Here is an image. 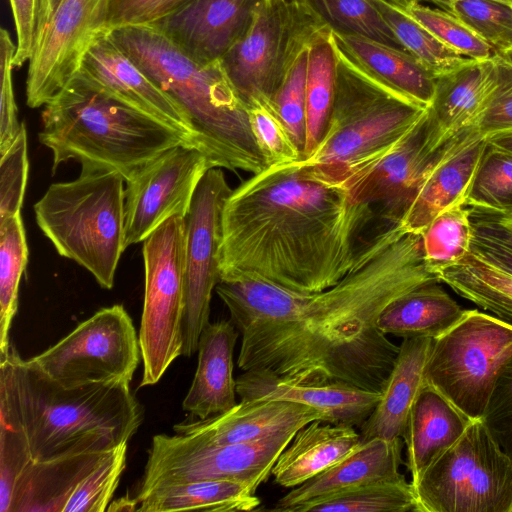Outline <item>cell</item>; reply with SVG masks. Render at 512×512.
<instances>
[{"label":"cell","instance_id":"40","mask_svg":"<svg viewBox=\"0 0 512 512\" xmlns=\"http://www.w3.org/2000/svg\"><path fill=\"white\" fill-rule=\"evenodd\" d=\"M464 205L512 215V152L487 142Z\"/></svg>","mask_w":512,"mask_h":512},{"label":"cell","instance_id":"55","mask_svg":"<svg viewBox=\"0 0 512 512\" xmlns=\"http://www.w3.org/2000/svg\"><path fill=\"white\" fill-rule=\"evenodd\" d=\"M138 503L134 497L124 495L114 501H111L107 507L109 512H121V511H137Z\"/></svg>","mask_w":512,"mask_h":512},{"label":"cell","instance_id":"32","mask_svg":"<svg viewBox=\"0 0 512 512\" xmlns=\"http://www.w3.org/2000/svg\"><path fill=\"white\" fill-rule=\"evenodd\" d=\"M140 512L257 510L261 500L246 483L200 480L156 487L135 498Z\"/></svg>","mask_w":512,"mask_h":512},{"label":"cell","instance_id":"13","mask_svg":"<svg viewBox=\"0 0 512 512\" xmlns=\"http://www.w3.org/2000/svg\"><path fill=\"white\" fill-rule=\"evenodd\" d=\"M141 350L132 319L121 304L98 310L42 353L28 359L66 387L131 382Z\"/></svg>","mask_w":512,"mask_h":512},{"label":"cell","instance_id":"20","mask_svg":"<svg viewBox=\"0 0 512 512\" xmlns=\"http://www.w3.org/2000/svg\"><path fill=\"white\" fill-rule=\"evenodd\" d=\"M497 83L495 55L487 60L468 59L460 67L439 75L426 110L430 144L445 143L477 130Z\"/></svg>","mask_w":512,"mask_h":512},{"label":"cell","instance_id":"54","mask_svg":"<svg viewBox=\"0 0 512 512\" xmlns=\"http://www.w3.org/2000/svg\"><path fill=\"white\" fill-rule=\"evenodd\" d=\"M486 139L489 145L512 152V130L490 135Z\"/></svg>","mask_w":512,"mask_h":512},{"label":"cell","instance_id":"38","mask_svg":"<svg viewBox=\"0 0 512 512\" xmlns=\"http://www.w3.org/2000/svg\"><path fill=\"white\" fill-rule=\"evenodd\" d=\"M370 2L379 11L403 48L436 77L460 67L469 59L444 45L402 9L381 0Z\"/></svg>","mask_w":512,"mask_h":512},{"label":"cell","instance_id":"2","mask_svg":"<svg viewBox=\"0 0 512 512\" xmlns=\"http://www.w3.org/2000/svg\"><path fill=\"white\" fill-rule=\"evenodd\" d=\"M374 206L300 161L272 165L232 190L221 217L220 280L253 278L313 293L356 265Z\"/></svg>","mask_w":512,"mask_h":512},{"label":"cell","instance_id":"19","mask_svg":"<svg viewBox=\"0 0 512 512\" xmlns=\"http://www.w3.org/2000/svg\"><path fill=\"white\" fill-rule=\"evenodd\" d=\"M77 73L126 105L182 132L205 152L186 112L126 54L109 29L93 42Z\"/></svg>","mask_w":512,"mask_h":512},{"label":"cell","instance_id":"29","mask_svg":"<svg viewBox=\"0 0 512 512\" xmlns=\"http://www.w3.org/2000/svg\"><path fill=\"white\" fill-rule=\"evenodd\" d=\"M361 443L354 426L314 420L297 430L271 475L276 484L294 488L349 456Z\"/></svg>","mask_w":512,"mask_h":512},{"label":"cell","instance_id":"4","mask_svg":"<svg viewBox=\"0 0 512 512\" xmlns=\"http://www.w3.org/2000/svg\"><path fill=\"white\" fill-rule=\"evenodd\" d=\"M109 33L186 112L214 167L252 174L268 167L247 107L220 62L194 61L152 25L113 27Z\"/></svg>","mask_w":512,"mask_h":512},{"label":"cell","instance_id":"45","mask_svg":"<svg viewBox=\"0 0 512 512\" xmlns=\"http://www.w3.org/2000/svg\"><path fill=\"white\" fill-rule=\"evenodd\" d=\"M256 142L268 167L302 159V152L274 110L270 99H253L246 104Z\"/></svg>","mask_w":512,"mask_h":512},{"label":"cell","instance_id":"11","mask_svg":"<svg viewBox=\"0 0 512 512\" xmlns=\"http://www.w3.org/2000/svg\"><path fill=\"white\" fill-rule=\"evenodd\" d=\"M326 28L295 0H263L247 33L220 64L245 105L271 99Z\"/></svg>","mask_w":512,"mask_h":512},{"label":"cell","instance_id":"21","mask_svg":"<svg viewBox=\"0 0 512 512\" xmlns=\"http://www.w3.org/2000/svg\"><path fill=\"white\" fill-rule=\"evenodd\" d=\"M314 420L326 421L314 408L281 400H241L232 409L205 419L175 424L176 434L193 437L210 446L252 442L290 429H300Z\"/></svg>","mask_w":512,"mask_h":512},{"label":"cell","instance_id":"36","mask_svg":"<svg viewBox=\"0 0 512 512\" xmlns=\"http://www.w3.org/2000/svg\"><path fill=\"white\" fill-rule=\"evenodd\" d=\"M21 213L0 221V353L10 347L9 331L18 308V291L28 262Z\"/></svg>","mask_w":512,"mask_h":512},{"label":"cell","instance_id":"58","mask_svg":"<svg viewBox=\"0 0 512 512\" xmlns=\"http://www.w3.org/2000/svg\"><path fill=\"white\" fill-rule=\"evenodd\" d=\"M389 5L399 8V0H381Z\"/></svg>","mask_w":512,"mask_h":512},{"label":"cell","instance_id":"39","mask_svg":"<svg viewBox=\"0 0 512 512\" xmlns=\"http://www.w3.org/2000/svg\"><path fill=\"white\" fill-rule=\"evenodd\" d=\"M429 268L438 272L470 253L472 228L469 207L454 206L433 219L421 232Z\"/></svg>","mask_w":512,"mask_h":512},{"label":"cell","instance_id":"35","mask_svg":"<svg viewBox=\"0 0 512 512\" xmlns=\"http://www.w3.org/2000/svg\"><path fill=\"white\" fill-rule=\"evenodd\" d=\"M417 512L411 482L405 476L382 480L302 503L293 512Z\"/></svg>","mask_w":512,"mask_h":512},{"label":"cell","instance_id":"23","mask_svg":"<svg viewBox=\"0 0 512 512\" xmlns=\"http://www.w3.org/2000/svg\"><path fill=\"white\" fill-rule=\"evenodd\" d=\"M402 446V438H372L362 441L349 456L303 484L291 488L266 510L293 512L302 503L368 483L400 478L403 476L399 471L403 464Z\"/></svg>","mask_w":512,"mask_h":512},{"label":"cell","instance_id":"18","mask_svg":"<svg viewBox=\"0 0 512 512\" xmlns=\"http://www.w3.org/2000/svg\"><path fill=\"white\" fill-rule=\"evenodd\" d=\"M263 0H186L151 24L201 64L220 62L244 37Z\"/></svg>","mask_w":512,"mask_h":512},{"label":"cell","instance_id":"25","mask_svg":"<svg viewBox=\"0 0 512 512\" xmlns=\"http://www.w3.org/2000/svg\"><path fill=\"white\" fill-rule=\"evenodd\" d=\"M486 147L478 130L459 141L430 172L400 225L421 233L438 215L464 204Z\"/></svg>","mask_w":512,"mask_h":512},{"label":"cell","instance_id":"57","mask_svg":"<svg viewBox=\"0 0 512 512\" xmlns=\"http://www.w3.org/2000/svg\"><path fill=\"white\" fill-rule=\"evenodd\" d=\"M498 55L501 56L507 62L512 64V49Z\"/></svg>","mask_w":512,"mask_h":512},{"label":"cell","instance_id":"34","mask_svg":"<svg viewBox=\"0 0 512 512\" xmlns=\"http://www.w3.org/2000/svg\"><path fill=\"white\" fill-rule=\"evenodd\" d=\"M440 282L502 319L512 320V276L468 253L438 272Z\"/></svg>","mask_w":512,"mask_h":512},{"label":"cell","instance_id":"49","mask_svg":"<svg viewBox=\"0 0 512 512\" xmlns=\"http://www.w3.org/2000/svg\"><path fill=\"white\" fill-rule=\"evenodd\" d=\"M17 45L9 34L0 30V156L3 155L18 136L23 123L18 121V111L13 89V59Z\"/></svg>","mask_w":512,"mask_h":512},{"label":"cell","instance_id":"52","mask_svg":"<svg viewBox=\"0 0 512 512\" xmlns=\"http://www.w3.org/2000/svg\"><path fill=\"white\" fill-rule=\"evenodd\" d=\"M16 31L15 67L28 62L36 37L45 18L48 0H8Z\"/></svg>","mask_w":512,"mask_h":512},{"label":"cell","instance_id":"1","mask_svg":"<svg viewBox=\"0 0 512 512\" xmlns=\"http://www.w3.org/2000/svg\"><path fill=\"white\" fill-rule=\"evenodd\" d=\"M434 281L440 282L426 263L422 234L386 224L354 268L325 290L300 293L245 278L221 280L215 291L241 335V370L382 392L399 346L377 319L396 298Z\"/></svg>","mask_w":512,"mask_h":512},{"label":"cell","instance_id":"31","mask_svg":"<svg viewBox=\"0 0 512 512\" xmlns=\"http://www.w3.org/2000/svg\"><path fill=\"white\" fill-rule=\"evenodd\" d=\"M434 281L392 301L379 315L378 328L400 338H436L454 326L465 311Z\"/></svg>","mask_w":512,"mask_h":512},{"label":"cell","instance_id":"17","mask_svg":"<svg viewBox=\"0 0 512 512\" xmlns=\"http://www.w3.org/2000/svg\"><path fill=\"white\" fill-rule=\"evenodd\" d=\"M472 132L435 148L429 141L425 112L387 155L346 187L355 199L374 206L385 223L400 224L430 172Z\"/></svg>","mask_w":512,"mask_h":512},{"label":"cell","instance_id":"44","mask_svg":"<svg viewBox=\"0 0 512 512\" xmlns=\"http://www.w3.org/2000/svg\"><path fill=\"white\" fill-rule=\"evenodd\" d=\"M468 207L472 228L470 253L512 276V225L496 212Z\"/></svg>","mask_w":512,"mask_h":512},{"label":"cell","instance_id":"7","mask_svg":"<svg viewBox=\"0 0 512 512\" xmlns=\"http://www.w3.org/2000/svg\"><path fill=\"white\" fill-rule=\"evenodd\" d=\"M124 178L115 170L81 165L80 175L51 184L34 204L35 220L62 257L89 271L104 289L124 250Z\"/></svg>","mask_w":512,"mask_h":512},{"label":"cell","instance_id":"42","mask_svg":"<svg viewBox=\"0 0 512 512\" xmlns=\"http://www.w3.org/2000/svg\"><path fill=\"white\" fill-rule=\"evenodd\" d=\"M496 54L512 49V5L496 0H454L449 8Z\"/></svg>","mask_w":512,"mask_h":512},{"label":"cell","instance_id":"26","mask_svg":"<svg viewBox=\"0 0 512 512\" xmlns=\"http://www.w3.org/2000/svg\"><path fill=\"white\" fill-rule=\"evenodd\" d=\"M336 52L357 70L428 107L435 91L436 76L414 56L373 39L331 32Z\"/></svg>","mask_w":512,"mask_h":512},{"label":"cell","instance_id":"43","mask_svg":"<svg viewBox=\"0 0 512 512\" xmlns=\"http://www.w3.org/2000/svg\"><path fill=\"white\" fill-rule=\"evenodd\" d=\"M408 15L428 29L444 45L466 58L487 60L496 52L460 19L440 8L417 3L405 8Z\"/></svg>","mask_w":512,"mask_h":512},{"label":"cell","instance_id":"47","mask_svg":"<svg viewBox=\"0 0 512 512\" xmlns=\"http://www.w3.org/2000/svg\"><path fill=\"white\" fill-rule=\"evenodd\" d=\"M29 172L27 134L23 123L0 160V221L21 213Z\"/></svg>","mask_w":512,"mask_h":512},{"label":"cell","instance_id":"59","mask_svg":"<svg viewBox=\"0 0 512 512\" xmlns=\"http://www.w3.org/2000/svg\"><path fill=\"white\" fill-rule=\"evenodd\" d=\"M497 213V212H496ZM502 219H504L505 221H507L508 223H510L512 225V215H504V214H500V213H497Z\"/></svg>","mask_w":512,"mask_h":512},{"label":"cell","instance_id":"33","mask_svg":"<svg viewBox=\"0 0 512 512\" xmlns=\"http://www.w3.org/2000/svg\"><path fill=\"white\" fill-rule=\"evenodd\" d=\"M337 75V54L326 28L308 48L306 73V143L302 159L322 140L333 107ZM301 159V160H302Z\"/></svg>","mask_w":512,"mask_h":512},{"label":"cell","instance_id":"16","mask_svg":"<svg viewBox=\"0 0 512 512\" xmlns=\"http://www.w3.org/2000/svg\"><path fill=\"white\" fill-rule=\"evenodd\" d=\"M212 167L201 149L180 144L163 152L127 181L125 248L143 242L169 218H185L200 180Z\"/></svg>","mask_w":512,"mask_h":512},{"label":"cell","instance_id":"15","mask_svg":"<svg viewBox=\"0 0 512 512\" xmlns=\"http://www.w3.org/2000/svg\"><path fill=\"white\" fill-rule=\"evenodd\" d=\"M222 168L212 167L200 180L185 217L186 271L182 355L197 352L200 334L210 322L212 292L220 280L218 251L221 217L232 192Z\"/></svg>","mask_w":512,"mask_h":512},{"label":"cell","instance_id":"60","mask_svg":"<svg viewBox=\"0 0 512 512\" xmlns=\"http://www.w3.org/2000/svg\"><path fill=\"white\" fill-rule=\"evenodd\" d=\"M496 1H500L503 3L509 4V5H512V0H496Z\"/></svg>","mask_w":512,"mask_h":512},{"label":"cell","instance_id":"53","mask_svg":"<svg viewBox=\"0 0 512 512\" xmlns=\"http://www.w3.org/2000/svg\"><path fill=\"white\" fill-rule=\"evenodd\" d=\"M186 0H110L108 27L147 25Z\"/></svg>","mask_w":512,"mask_h":512},{"label":"cell","instance_id":"30","mask_svg":"<svg viewBox=\"0 0 512 512\" xmlns=\"http://www.w3.org/2000/svg\"><path fill=\"white\" fill-rule=\"evenodd\" d=\"M107 451H84L32 461L17 485L11 512H63L78 484Z\"/></svg>","mask_w":512,"mask_h":512},{"label":"cell","instance_id":"37","mask_svg":"<svg viewBox=\"0 0 512 512\" xmlns=\"http://www.w3.org/2000/svg\"><path fill=\"white\" fill-rule=\"evenodd\" d=\"M295 1L333 33L364 36L406 51L370 0Z\"/></svg>","mask_w":512,"mask_h":512},{"label":"cell","instance_id":"10","mask_svg":"<svg viewBox=\"0 0 512 512\" xmlns=\"http://www.w3.org/2000/svg\"><path fill=\"white\" fill-rule=\"evenodd\" d=\"M512 355V324L466 310L432 340L425 380L471 420L481 419L501 366Z\"/></svg>","mask_w":512,"mask_h":512},{"label":"cell","instance_id":"3","mask_svg":"<svg viewBox=\"0 0 512 512\" xmlns=\"http://www.w3.org/2000/svg\"><path fill=\"white\" fill-rule=\"evenodd\" d=\"M143 418L129 382L66 387L14 346L0 353V425L23 436L35 462L112 449L129 442Z\"/></svg>","mask_w":512,"mask_h":512},{"label":"cell","instance_id":"5","mask_svg":"<svg viewBox=\"0 0 512 512\" xmlns=\"http://www.w3.org/2000/svg\"><path fill=\"white\" fill-rule=\"evenodd\" d=\"M43 107L38 137L52 152V174L60 164L75 160L115 170L127 182L166 150L180 144L197 147L182 132L119 101L79 73Z\"/></svg>","mask_w":512,"mask_h":512},{"label":"cell","instance_id":"27","mask_svg":"<svg viewBox=\"0 0 512 512\" xmlns=\"http://www.w3.org/2000/svg\"><path fill=\"white\" fill-rule=\"evenodd\" d=\"M471 421L443 394L425 383L410 409L402 434L411 483L463 435Z\"/></svg>","mask_w":512,"mask_h":512},{"label":"cell","instance_id":"51","mask_svg":"<svg viewBox=\"0 0 512 512\" xmlns=\"http://www.w3.org/2000/svg\"><path fill=\"white\" fill-rule=\"evenodd\" d=\"M497 83L477 130L485 138L512 130V64L495 54Z\"/></svg>","mask_w":512,"mask_h":512},{"label":"cell","instance_id":"48","mask_svg":"<svg viewBox=\"0 0 512 512\" xmlns=\"http://www.w3.org/2000/svg\"><path fill=\"white\" fill-rule=\"evenodd\" d=\"M481 420L512 461V355L498 371Z\"/></svg>","mask_w":512,"mask_h":512},{"label":"cell","instance_id":"41","mask_svg":"<svg viewBox=\"0 0 512 512\" xmlns=\"http://www.w3.org/2000/svg\"><path fill=\"white\" fill-rule=\"evenodd\" d=\"M128 442L108 450L83 478L63 512H103L112 501L126 467Z\"/></svg>","mask_w":512,"mask_h":512},{"label":"cell","instance_id":"8","mask_svg":"<svg viewBox=\"0 0 512 512\" xmlns=\"http://www.w3.org/2000/svg\"><path fill=\"white\" fill-rule=\"evenodd\" d=\"M411 484L417 512H512V461L481 419Z\"/></svg>","mask_w":512,"mask_h":512},{"label":"cell","instance_id":"24","mask_svg":"<svg viewBox=\"0 0 512 512\" xmlns=\"http://www.w3.org/2000/svg\"><path fill=\"white\" fill-rule=\"evenodd\" d=\"M239 335L230 319L209 322L204 327L198 342L196 372L182 402L184 411L205 419L237 405L233 355Z\"/></svg>","mask_w":512,"mask_h":512},{"label":"cell","instance_id":"9","mask_svg":"<svg viewBox=\"0 0 512 512\" xmlns=\"http://www.w3.org/2000/svg\"><path fill=\"white\" fill-rule=\"evenodd\" d=\"M185 227L184 217L173 216L143 241L145 292L138 334L143 373L139 387L156 384L182 355Z\"/></svg>","mask_w":512,"mask_h":512},{"label":"cell","instance_id":"22","mask_svg":"<svg viewBox=\"0 0 512 512\" xmlns=\"http://www.w3.org/2000/svg\"><path fill=\"white\" fill-rule=\"evenodd\" d=\"M240 400H281L321 411L326 422L361 426L370 416L381 392L344 383L296 384L262 370H247L236 378Z\"/></svg>","mask_w":512,"mask_h":512},{"label":"cell","instance_id":"28","mask_svg":"<svg viewBox=\"0 0 512 512\" xmlns=\"http://www.w3.org/2000/svg\"><path fill=\"white\" fill-rule=\"evenodd\" d=\"M432 338H405L376 407L360 426L362 441L402 438L407 417L425 385V368Z\"/></svg>","mask_w":512,"mask_h":512},{"label":"cell","instance_id":"14","mask_svg":"<svg viewBox=\"0 0 512 512\" xmlns=\"http://www.w3.org/2000/svg\"><path fill=\"white\" fill-rule=\"evenodd\" d=\"M110 0H48L26 79L30 108L46 105L73 78L93 42L108 30Z\"/></svg>","mask_w":512,"mask_h":512},{"label":"cell","instance_id":"46","mask_svg":"<svg viewBox=\"0 0 512 512\" xmlns=\"http://www.w3.org/2000/svg\"><path fill=\"white\" fill-rule=\"evenodd\" d=\"M308 50L297 60L270 102L303 152L306 143V73Z\"/></svg>","mask_w":512,"mask_h":512},{"label":"cell","instance_id":"12","mask_svg":"<svg viewBox=\"0 0 512 512\" xmlns=\"http://www.w3.org/2000/svg\"><path fill=\"white\" fill-rule=\"evenodd\" d=\"M296 432L290 429L257 441L220 446L182 434H157L133 497L156 487L200 480L242 482L256 492Z\"/></svg>","mask_w":512,"mask_h":512},{"label":"cell","instance_id":"50","mask_svg":"<svg viewBox=\"0 0 512 512\" xmlns=\"http://www.w3.org/2000/svg\"><path fill=\"white\" fill-rule=\"evenodd\" d=\"M32 461L23 436L0 425V512H11L17 485Z\"/></svg>","mask_w":512,"mask_h":512},{"label":"cell","instance_id":"56","mask_svg":"<svg viewBox=\"0 0 512 512\" xmlns=\"http://www.w3.org/2000/svg\"><path fill=\"white\" fill-rule=\"evenodd\" d=\"M454 0H399V9L404 10L408 6L412 4L417 3H431L439 7L440 9H443L445 11H449L450 5Z\"/></svg>","mask_w":512,"mask_h":512},{"label":"cell","instance_id":"6","mask_svg":"<svg viewBox=\"0 0 512 512\" xmlns=\"http://www.w3.org/2000/svg\"><path fill=\"white\" fill-rule=\"evenodd\" d=\"M336 54V89L328 126L315 150L299 161L346 186L387 155L427 107L369 78Z\"/></svg>","mask_w":512,"mask_h":512}]
</instances>
